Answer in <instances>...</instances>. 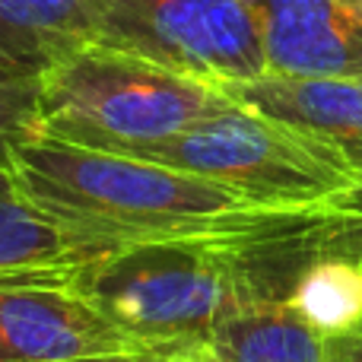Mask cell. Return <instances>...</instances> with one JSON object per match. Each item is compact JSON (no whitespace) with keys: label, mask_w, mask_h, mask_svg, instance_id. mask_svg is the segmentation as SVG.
<instances>
[{"label":"cell","mask_w":362,"mask_h":362,"mask_svg":"<svg viewBox=\"0 0 362 362\" xmlns=\"http://www.w3.org/2000/svg\"><path fill=\"white\" fill-rule=\"evenodd\" d=\"M344 223V210H276L251 229L121 245L80 280L86 299L153 359H194L229 315L289 302L302 270Z\"/></svg>","instance_id":"cell-1"},{"label":"cell","mask_w":362,"mask_h":362,"mask_svg":"<svg viewBox=\"0 0 362 362\" xmlns=\"http://www.w3.org/2000/svg\"><path fill=\"white\" fill-rule=\"evenodd\" d=\"M13 175L32 204L102 248L223 235L276 213L210 178L45 134L16 150Z\"/></svg>","instance_id":"cell-2"},{"label":"cell","mask_w":362,"mask_h":362,"mask_svg":"<svg viewBox=\"0 0 362 362\" xmlns=\"http://www.w3.org/2000/svg\"><path fill=\"white\" fill-rule=\"evenodd\" d=\"M229 102L213 83L175 74L134 51L83 42L42 74L38 134L131 156Z\"/></svg>","instance_id":"cell-3"},{"label":"cell","mask_w":362,"mask_h":362,"mask_svg":"<svg viewBox=\"0 0 362 362\" xmlns=\"http://www.w3.org/2000/svg\"><path fill=\"white\" fill-rule=\"evenodd\" d=\"M131 156L210 178L251 204L274 210L327 206L359 185L331 150L238 102Z\"/></svg>","instance_id":"cell-4"},{"label":"cell","mask_w":362,"mask_h":362,"mask_svg":"<svg viewBox=\"0 0 362 362\" xmlns=\"http://www.w3.org/2000/svg\"><path fill=\"white\" fill-rule=\"evenodd\" d=\"M93 42L213 86L267 74L245 0H95Z\"/></svg>","instance_id":"cell-5"},{"label":"cell","mask_w":362,"mask_h":362,"mask_svg":"<svg viewBox=\"0 0 362 362\" xmlns=\"http://www.w3.org/2000/svg\"><path fill=\"white\" fill-rule=\"evenodd\" d=\"M108 353L144 350L86 299L80 283H0V362H64Z\"/></svg>","instance_id":"cell-6"},{"label":"cell","mask_w":362,"mask_h":362,"mask_svg":"<svg viewBox=\"0 0 362 362\" xmlns=\"http://www.w3.org/2000/svg\"><path fill=\"white\" fill-rule=\"evenodd\" d=\"M276 76L362 80V0H245Z\"/></svg>","instance_id":"cell-7"},{"label":"cell","mask_w":362,"mask_h":362,"mask_svg":"<svg viewBox=\"0 0 362 362\" xmlns=\"http://www.w3.org/2000/svg\"><path fill=\"white\" fill-rule=\"evenodd\" d=\"M219 89L238 105L312 137L362 181V80L264 74Z\"/></svg>","instance_id":"cell-8"},{"label":"cell","mask_w":362,"mask_h":362,"mask_svg":"<svg viewBox=\"0 0 362 362\" xmlns=\"http://www.w3.org/2000/svg\"><path fill=\"white\" fill-rule=\"evenodd\" d=\"M115 248L83 238L32 204L13 169H0V283H80Z\"/></svg>","instance_id":"cell-9"},{"label":"cell","mask_w":362,"mask_h":362,"mask_svg":"<svg viewBox=\"0 0 362 362\" xmlns=\"http://www.w3.org/2000/svg\"><path fill=\"white\" fill-rule=\"evenodd\" d=\"M289 305L321 337L362 331V223L344 210L331 242L302 270Z\"/></svg>","instance_id":"cell-10"},{"label":"cell","mask_w":362,"mask_h":362,"mask_svg":"<svg viewBox=\"0 0 362 362\" xmlns=\"http://www.w3.org/2000/svg\"><path fill=\"white\" fill-rule=\"evenodd\" d=\"M185 362H327V340L289 302H261L229 315Z\"/></svg>","instance_id":"cell-11"},{"label":"cell","mask_w":362,"mask_h":362,"mask_svg":"<svg viewBox=\"0 0 362 362\" xmlns=\"http://www.w3.org/2000/svg\"><path fill=\"white\" fill-rule=\"evenodd\" d=\"M95 35V0H0V67L45 74Z\"/></svg>","instance_id":"cell-12"},{"label":"cell","mask_w":362,"mask_h":362,"mask_svg":"<svg viewBox=\"0 0 362 362\" xmlns=\"http://www.w3.org/2000/svg\"><path fill=\"white\" fill-rule=\"evenodd\" d=\"M42 74L0 67V169H13V156L38 134Z\"/></svg>","instance_id":"cell-13"},{"label":"cell","mask_w":362,"mask_h":362,"mask_svg":"<svg viewBox=\"0 0 362 362\" xmlns=\"http://www.w3.org/2000/svg\"><path fill=\"white\" fill-rule=\"evenodd\" d=\"M327 362H362V331L327 337Z\"/></svg>","instance_id":"cell-14"},{"label":"cell","mask_w":362,"mask_h":362,"mask_svg":"<svg viewBox=\"0 0 362 362\" xmlns=\"http://www.w3.org/2000/svg\"><path fill=\"white\" fill-rule=\"evenodd\" d=\"M334 206H340V210L353 213V216H356L359 223H362V181H359V185H353L350 191L344 194V197L334 200Z\"/></svg>","instance_id":"cell-15"},{"label":"cell","mask_w":362,"mask_h":362,"mask_svg":"<svg viewBox=\"0 0 362 362\" xmlns=\"http://www.w3.org/2000/svg\"><path fill=\"white\" fill-rule=\"evenodd\" d=\"M153 356L144 353H108V356H80V359H64V362H150Z\"/></svg>","instance_id":"cell-16"},{"label":"cell","mask_w":362,"mask_h":362,"mask_svg":"<svg viewBox=\"0 0 362 362\" xmlns=\"http://www.w3.org/2000/svg\"><path fill=\"white\" fill-rule=\"evenodd\" d=\"M150 362H185V359H150Z\"/></svg>","instance_id":"cell-17"}]
</instances>
